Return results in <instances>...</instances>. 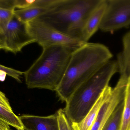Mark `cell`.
<instances>
[{"label":"cell","instance_id":"1","mask_svg":"<svg viewBox=\"0 0 130 130\" xmlns=\"http://www.w3.org/2000/svg\"><path fill=\"white\" fill-rule=\"evenodd\" d=\"M113 55L105 45L87 42L71 56L63 79L56 91L66 102L75 91L110 60Z\"/></svg>","mask_w":130,"mask_h":130},{"label":"cell","instance_id":"2","mask_svg":"<svg viewBox=\"0 0 130 130\" xmlns=\"http://www.w3.org/2000/svg\"><path fill=\"white\" fill-rule=\"evenodd\" d=\"M39 57L24 72L29 89L56 91L63 79L73 53L75 49L62 45L43 47Z\"/></svg>","mask_w":130,"mask_h":130},{"label":"cell","instance_id":"3","mask_svg":"<svg viewBox=\"0 0 130 130\" xmlns=\"http://www.w3.org/2000/svg\"><path fill=\"white\" fill-rule=\"evenodd\" d=\"M102 1L55 0L47 11L37 19L66 36L83 42L84 26Z\"/></svg>","mask_w":130,"mask_h":130},{"label":"cell","instance_id":"4","mask_svg":"<svg viewBox=\"0 0 130 130\" xmlns=\"http://www.w3.org/2000/svg\"><path fill=\"white\" fill-rule=\"evenodd\" d=\"M118 71L117 62L110 60L74 91L64 109L73 123H79L84 119Z\"/></svg>","mask_w":130,"mask_h":130},{"label":"cell","instance_id":"5","mask_svg":"<svg viewBox=\"0 0 130 130\" xmlns=\"http://www.w3.org/2000/svg\"><path fill=\"white\" fill-rule=\"evenodd\" d=\"M26 27L29 34L35 42L42 48L62 45L77 49L86 43L66 36L37 18L27 23Z\"/></svg>","mask_w":130,"mask_h":130},{"label":"cell","instance_id":"6","mask_svg":"<svg viewBox=\"0 0 130 130\" xmlns=\"http://www.w3.org/2000/svg\"><path fill=\"white\" fill-rule=\"evenodd\" d=\"M33 43L35 41L27 31L26 23L19 20L14 14L4 33L0 34L1 49L16 54Z\"/></svg>","mask_w":130,"mask_h":130},{"label":"cell","instance_id":"7","mask_svg":"<svg viewBox=\"0 0 130 130\" xmlns=\"http://www.w3.org/2000/svg\"><path fill=\"white\" fill-rule=\"evenodd\" d=\"M107 5L99 29L112 32L130 25V0H107Z\"/></svg>","mask_w":130,"mask_h":130},{"label":"cell","instance_id":"8","mask_svg":"<svg viewBox=\"0 0 130 130\" xmlns=\"http://www.w3.org/2000/svg\"><path fill=\"white\" fill-rule=\"evenodd\" d=\"M128 78L121 75L115 87L112 88L110 95L105 100L100 108L96 120L91 130H99L124 100Z\"/></svg>","mask_w":130,"mask_h":130},{"label":"cell","instance_id":"9","mask_svg":"<svg viewBox=\"0 0 130 130\" xmlns=\"http://www.w3.org/2000/svg\"><path fill=\"white\" fill-rule=\"evenodd\" d=\"M18 117L24 130H59L56 113L47 117L23 114Z\"/></svg>","mask_w":130,"mask_h":130},{"label":"cell","instance_id":"10","mask_svg":"<svg viewBox=\"0 0 130 130\" xmlns=\"http://www.w3.org/2000/svg\"><path fill=\"white\" fill-rule=\"evenodd\" d=\"M107 5V0H102L88 18L83 30L82 39L83 42H88L99 29Z\"/></svg>","mask_w":130,"mask_h":130},{"label":"cell","instance_id":"11","mask_svg":"<svg viewBox=\"0 0 130 130\" xmlns=\"http://www.w3.org/2000/svg\"><path fill=\"white\" fill-rule=\"evenodd\" d=\"M112 88L107 86L100 95L94 105L87 114L84 119L78 124L73 123L75 130H91L98 117L101 107L109 96Z\"/></svg>","mask_w":130,"mask_h":130},{"label":"cell","instance_id":"12","mask_svg":"<svg viewBox=\"0 0 130 130\" xmlns=\"http://www.w3.org/2000/svg\"><path fill=\"white\" fill-rule=\"evenodd\" d=\"M123 49L118 55L117 61L121 75L130 77V31L126 34L123 39Z\"/></svg>","mask_w":130,"mask_h":130},{"label":"cell","instance_id":"13","mask_svg":"<svg viewBox=\"0 0 130 130\" xmlns=\"http://www.w3.org/2000/svg\"><path fill=\"white\" fill-rule=\"evenodd\" d=\"M36 0L33 5L26 8L15 10L14 16L21 22L27 23L28 22L39 17L47 11L46 8L36 5Z\"/></svg>","mask_w":130,"mask_h":130},{"label":"cell","instance_id":"14","mask_svg":"<svg viewBox=\"0 0 130 130\" xmlns=\"http://www.w3.org/2000/svg\"><path fill=\"white\" fill-rule=\"evenodd\" d=\"M119 130H130V77L128 78L124 98V107Z\"/></svg>","mask_w":130,"mask_h":130},{"label":"cell","instance_id":"15","mask_svg":"<svg viewBox=\"0 0 130 130\" xmlns=\"http://www.w3.org/2000/svg\"><path fill=\"white\" fill-rule=\"evenodd\" d=\"M0 121L17 130H24L18 116L0 105Z\"/></svg>","mask_w":130,"mask_h":130},{"label":"cell","instance_id":"16","mask_svg":"<svg viewBox=\"0 0 130 130\" xmlns=\"http://www.w3.org/2000/svg\"><path fill=\"white\" fill-rule=\"evenodd\" d=\"M124 107V100L110 116L101 130H119Z\"/></svg>","mask_w":130,"mask_h":130},{"label":"cell","instance_id":"17","mask_svg":"<svg viewBox=\"0 0 130 130\" xmlns=\"http://www.w3.org/2000/svg\"><path fill=\"white\" fill-rule=\"evenodd\" d=\"M15 9L0 5V34L4 33L13 18Z\"/></svg>","mask_w":130,"mask_h":130},{"label":"cell","instance_id":"18","mask_svg":"<svg viewBox=\"0 0 130 130\" xmlns=\"http://www.w3.org/2000/svg\"><path fill=\"white\" fill-rule=\"evenodd\" d=\"M56 114L58 116L59 130H75L72 123L67 116L64 109H59Z\"/></svg>","mask_w":130,"mask_h":130},{"label":"cell","instance_id":"19","mask_svg":"<svg viewBox=\"0 0 130 130\" xmlns=\"http://www.w3.org/2000/svg\"><path fill=\"white\" fill-rule=\"evenodd\" d=\"M0 71L4 72L7 75L12 77L19 82H21V76L24 74V72L4 66L1 64Z\"/></svg>","mask_w":130,"mask_h":130},{"label":"cell","instance_id":"20","mask_svg":"<svg viewBox=\"0 0 130 130\" xmlns=\"http://www.w3.org/2000/svg\"><path fill=\"white\" fill-rule=\"evenodd\" d=\"M0 105L11 111H13L9 100L3 92L0 91Z\"/></svg>","mask_w":130,"mask_h":130},{"label":"cell","instance_id":"21","mask_svg":"<svg viewBox=\"0 0 130 130\" xmlns=\"http://www.w3.org/2000/svg\"><path fill=\"white\" fill-rule=\"evenodd\" d=\"M10 126L0 121V130H11Z\"/></svg>","mask_w":130,"mask_h":130},{"label":"cell","instance_id":"22","mask_svg":"<svg viewBox=\"0 0 130 130\" xmlns=\"http://www.w3.org/2000/svg\"><path fill=\"white\" fill-rule=\"evenodd\" d=\"M1 49V44H0V50Z\"/></svg>","mask_w":130,"mask_h":130},{"label":"cell","instance_id":"23","mask_svg":"<svg viewBox=\"0 0 130 130\" xmlns=\"http://www.w3.org/2000/svg\"><path fill=\"white\" fill-rule=\"evenodd\" d=\"M99 130H101V129H99Z\"/></svg>","mask_w":130,"mask_h":130}]
</instances>
